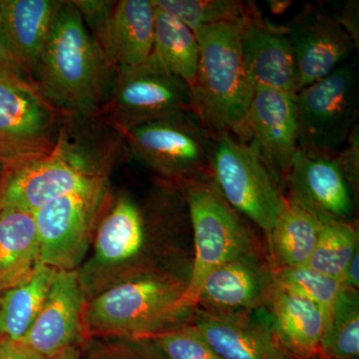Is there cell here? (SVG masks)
<instances>
[{"mask_svg":"<svg viewBox=\"0 0 359 359\" xmlns=\"http://www.w3.org/2000/svg\"><path fill=\"white\" fill-rule=\"evenodd\" d=\"M115 71L81 11L63 1L32 84L60 114L89 116L100 110Z\"/></svg>","mask_w":359,"mask_h":359,"instance_id":"1","label":"cell"},{"mask_svg":"<svg viewBox=\"0 0 359 359\" xmlns=\"http://www.w3.org/2000/svg\"><path fill=\"white\" fill-rule=\"evenodd\" d=\"M245 20L194 30L200 55L191 102L193 112L215 134L228 132L249 141L248 113L256 85L241 44Z\"/></svg>","mask_w":359,"mask_h":359,"instance_id":"2","label":"cell"},{"mask_svg":"<svg viewBox=\"0 0 359 359\" xmlns=\"http://www.w3.org/2000/svg\"><path fill=\"white\" fill-rule=\"evenodd\" d=\"M175 198L159 197L145 208L121 194L105 205L91 255L77 269L87 301L117 283L157 271L146 264L149 247L155 226L166 218Z\"/></svg>","mask_w":359,"mask_h":359,"instance_id":"3","label":"cell"},{"mask_svg":"<svg viewBox=\"0 0 359 359\" xmlns=\"http://www.w3.org/2000/svg\"><path fill=\"white\" fill-rule=\"evenodd\" d=\"M185 290V283L159 269L113 285L85 304V341L148 339L166 330L187 313Z\"/></svg>","mask_w":359,"mask_h":359,"instance_id":"4","label":"cell"},{"mask_svg":"<svg viewBox=\"0 0 359 359\" xmlns=\"http://www.w3.org/2000/svg\"><path fill=\"white\" fill-rule=\"evenodd\" d=\"M192 226L195 259L182 299L186 311L195 308L203 283L214 269L252 252V233L219 193L212 177L179 184Z\"/></svg>","mask_w":359,"mask_h":359,"instance_id":"5","label":"cell"},{"mask_svg":"<svg viewBox=\"0 0 359 359\" xmlns=\"http://www.w3.org/2000/svg\"><path fill=\"white\" fill-rule=\"evenodd\" d=\"M130 155L169 183L211 177L216 134L193 111L121 132Z\"/></svg>","mask_w":359,"mask_h":359,"instance_id":"6","label":"cell"},{"mask_svg":"<svg viewBox=\"0 0 359 359\" xmlns=\"http://www.w3.org/2000/svg\"><path fill=\"white\" fill-rule=\"evenodd\" d=\"M211 177L224 200L261 229L269 243L287 198L283 197L280 180L264 162L256 144L228 132L217 134Z\"/></svg>","mask_w":359,"mask_h":359,"instance_id":"7","label":"cell"},{"mask_svg":"<svg viewBox=\"0 0 359 359\" xmlns=\"http://www.w3.org/2000/svg\"><path fill=\"white\" fill-rule=\"evenodd\" d=\"M299 149L313 157L332 158L358 126L359 74L355 59L294 95Z\"/></svg>","mask_w":359,"mask_h":359,"instance_id":"8","label":"cell"},{"mask_svg":"<svg viewBox=\"0 0 359 359\" xmlns=\"http://www.w3.org/2000/svg\"><path fill=\"white\" fill-rule=\"evenodd\" d=\"M106 178L60 138L49 154L30 159L2 161L0 207L34 214L40 208Z\"/></svg>","mask_w":359,"mask_h":359,"instance_id":"9","label":"cell"},{"mask_svg":"<svg viewBox=\"0 0 359 359\" xmlns=\"http://www.w3.org/2000/svg\"><path fill=\"white\" fill-rule=\"evenodd\" d=\"M192 111L191 88L153 59L115 71L99 112L117 132Z\"/></svg>","mask_w":359,"mask_h":359,"instance_id":"10","label":"cell"},{"mask_svg":"<svg viewBox=\"0 0 359 359\" xmlns=\"http://www.w3.org/2000/svg\"><path fill=\"white\" fill-rule=\"evenodd\" d=\"M106 178L63 196L34 212L39 264L55 271H77L92 244L106 205Z\"/></svg>","mask_w":359,"mask_h":359,"instance_id":"11","label":"cell"},{"mask_svg":"<svg viewBox=\"0 0 359 359\" xmlns=\"http://www.w3.org/2000/svg\"><path fill=\"white\" fill-rule=\"evenodd\" d=\"M60 115L34 85L0 73V161L30 159L55 150Z\"/></svg>","mask_w":359,"mask_h":359,"instance_id":"12","label":"cell"},{"mask_svg":"<svg viewBox=\"0 0 359 359\" xmlns=\"http://www.w3.org/2000/svg\"><path fill=\"white\" fill-rule=\"evenodd\" d=\"M84 20H93L94 35L115 70L144 65L154 46V0L77 1Z\"/></svg>","mask_w":359,"mask_h":359,"instance_id":"13","label":"cell"},{"mask_svg":"<svg viewBox=\"0 0 359 359\" xmlns=\"http://www.w3.org/2000/svg\"><path fill=\"white\" fill-rule=\"evenodd\" d=\"M297 91L332 74L351 60L358 42L335 16L306 8L289 26Z\"/></svg>","mask_w":359,"mask_h":359,"instance_id":"14","label":"cell"},{"mask_svg":"<svg viewBox=\"0 0 359 359\" xmlns=\"http://www.w3.org/2000/svg\"><path fill=\"white\" fill-rule=\"evenodd\" d=\"M87 299L77 271H57L43 308L22 339L45 359L84 344L83 311Z\"/></svg>","mask_w":359,"mask_h":359,"instance_id":"15","label":"cell"},{"mask_svg":"<svg viewBox=\"0 0 359 359\" xmlns=\"http://www.w3.org/2000/svg\"><path fill=\"white\" fill-rule=\"evenodd\" d=\"M285 180L289 200L321 223L347 222L353 214L354 189L334 157H313L299 150Z\"/></svg>","mask_w":359,"mask_h":359,"instance_id":"16","label":"cell"},{"mask_svg":"<svg viewBox=\"0 0 359 359\" xmlns=\"http://www.w3.org/2000/svg\"><path fill=\"white\" fill-rule=\"evenodd\" d=\"M250 140L280 179L287 178L299 149V123L294 95L256 86L247 120Z\"/></svg>","mask_w":359,"mask_h":359,"instance_id":"17","label":"cell"},{"mask_svg":"<svg viewBox=\"0 0 359 359\" xmlns=\"http://www.w3.org/2000/svg\"><path fill=\"white\" fill-rule=\"evenodd\" d=\"M275 271L254 250L226 262L205 278L196 306L219 313H245L269 304Z\"/></svg>","mask_w":359,"mask_h":359,"instance_id":"18","label":"cell"},{"mask_svg":"<svg viewBox=\"0 0 359 359\" xmlns=\"http://www.w3.org/2000/svg\"><path fill=\"white\" fill-rule=\"evenodd\" d=\"M252 313L198 309L193 325L222 359H295L280 344L269 318Z\"/></svg>","mask_w":359,"mask_h":359,"instance_id":"19","label":"cell"},{"mask_svg":"<svg viewBox=\"0 0 359 359\" xmlns=\"http://www.w3.org/2000/svg\"><path fill=\"white\" fill-rule=\"evenodd\" d=\"M241 44L256 86L297 94V71L287 27L273 25L256 7L245 20Z\"/></svg>","mask_w":359,"mask_h":359,"instance_id":"20","label":"cell"},{"mask_svg":"<svg viewBox=\"0 0 359 359\" xmlns=\"http://www.w3.org/2000/svg\"><path fill=\"white\" fill-rule=\"evenodd\" d=\"M62 2L0 0V25L9 53L20 77L29 83Z\"/></svg>","mask_w":359,"mask_h":359,"instance_id":"21","label":"cell"},{"mask_svg":"<svg viewBox=\"0 0 359 359\" xmlns=\"http://www.w3.org/2000/svg\"><path fill=\"white\" fill-rule=\"evenodd\" d=\"M268 306L271 327L285 351L295 359L320 358L330 313L316 302L278 287Z\"/></svg>","mask_w":359,"mask_h":359,"instance_id":"22","label":"cell"},{"mask_svg":"<svg viewBox=\"0 0 359 359\" xmlns=\"http://www.w3.org/2000/svg\"><path fill=\"white\" fill-rule=\"evenodd\" d=\"M39 264L34 214L0 207V294L27 280Z\"/></svg>","mask_w":359,"mask_h":359,"instance_id":"23","label":"cell"},{"mask_svg":"<svg viewBox=\"0 0 359 359\" xmlns=\"http://www.w3.org/2000/svg\"><path fill=\"white\" fill-rule=\"evenodd\" d=\"M199 55V44L192 30L172 14L156 6L154 46L151 57L191 88L197 76Z\"/></svg>","mask_w":359,"mask_h":359,"instance_id":"24","label":"cell"},{"mask_svg":"<svg viewBox=\"0 0 359 359\" xmlns=\"http://www.w3.org/2000/svg\"><path fill=\"white\" fill-rule=\"evenodd\" d=\"M323 223L301 205L287 199L276 219L269 247L280 268L306 266L318 242Z\"/></svg>","mask_w":359,"mask_h":359,"instance_id":"25","label":"cell"},{"mask_svg":"<svg viewBox=\"0 0 359 359\" xmlns=\"http://www.w3.org/2000/svg\"><path fill=\"white\" fill-rule=\"evenodd\" d=\"M56 271L39 264L27 280L0 294V337L22 339L43 308Z\"/></svg>","mask_w":359,"mask_h":359,"instance_id":"26","label":"cell"},{"mask_svg":"<svg viewBox=\"0 0 359 359\" xmlns=\"http://www.w3.org/2000/svg\"><path fill=\"white\" fill-rule=\"evenodd\" d=\"M321 359H359V297L344 287L328 313L320 342Z\"/></svg>","mask_w":359,"mask_h":359,"instance_id":"27","label":"cell"},{"mask_svg":"<svg viewBox=\"0 0 359 359\" xmlns=\"http://www.w3.org/2000/svg\"><path fill=\"white\" fill-rule=\"evenodd\" d=\"M358 250V235L353 224L330 222L323 224L306 266L340 282L344 269Z\"/></svg>","mask_w":359,"mask_h":359,"instance_id":"28","label":"cell"},{"mask_svg":"<svg viewBox=\"0 0 359 359\" xmlns=\"http://www.w3.org/2000/svg\"><path fill=\"white\" fill-rule=\"evenodd\" d=\"M154 4L192 32L202 26L244 20L257 7L240 0H154Z\"/></svg>","mask_w":359,"mask_h":359,"instance_id":"29","label":"cell"},{"mask_svg":"<svg viewBox=\"0 0 359 359\" xmlns=\"http://www.w3.org/2000/svg\"><path fill=\"white\" fill-rule=\"evenodd\" d=\"M276 287L316 302L330 313L344 285L334 278L308 266L280 268L275 271Z\"/></svg>","mask_w":359,"mask_h":359,"instance_id":"30","label":"cell"},{"mask_svg":"<svg viewBox=\"0 0 359 359\" xmlns=\"http://www.w3.org/2000/svg\"><path fill=\"white\" fill-rule=\"evenodd\" d=\"M148 339L167 359H222L193 325L170 327Z\"/></svg>","mask_w":359,"mask_h":359,"instance_id":"31","label":"cell"},{"mask_svg":"<svg viewBox=\"0 0 359 359\" xmlns=\"http://www.w3.org/2000/svg\"><path fill=\"white\" fill-rule=\"evenodd\" d=\"M83 348L88 359H167L150 339H91Z\"/></svg>","mask_w":359,"mask_h":359,"instance_id":"32","label":"cell"},{"mask_svg":"<svg viewBox=\"0 0 359 359\" xmlns=\"http://www.w3.org/2000/svg\"><path fill=\"white\" fill-rule=\"evenodd\" d=\"M359 133L358 126L353 130L348 141L337 155L334 159L339 163L353 189L358 187L359 172Z\"/></svg>","mask_w":359,"mask_h":359,"instance_id":"33","label":"cell"},{"mask_svg":"<svg viewBox=\"0 0 359 359\" xmlns=\"http://www.w3.org/2000/svg\"><path fill=\"white\" fill-rule=\"evenodd\" d=\"M0 359H45L20 340L0 337Z\"/></svg>","mask_w":359,"mask_h":359,"instance_id":"34","label":"cell"},{"mask_svg":"<svg viewBox=\"0 0 359 359\" xmlns=\"http://www.w3.org/2000/svg\"><path fill=\"white\" fill-rule=\"evenodd\" d=\"M358 2L353 1L346 4L340 15L335 16L342 26L351 33V36L358 42Z\"/></svg>","mask_w":359,"mask_h":359,"instance_id":"35","label":"cell"},{"mask_svg":"<svg viewBox=\"0 0 359 359\" xmlns=\"http://www.w3.org/2000/svg\"><path fill=\"white\" fill-rule=\"evenodd\" d=\"M344 287L358 290L359 287V252H355L344 269L340 280Z\"/></svg>","mask_w":359,"mask_h":359,"instance_id":"36","label":"cell"},{"mask_svg":"<svg viewBox=\"0 0 359 359\" xmlns=\"http://www.w3.org/2000/svg\"><path fill=\"white\" fill-rule=\"evenodd\" d=\"M0 73L21 78L20 73L18 72L15 66L13 65L11 53H9L6 37H4V32H2L1 25H0Z\"/></svg>","mask_w":359,"mask_h":359,"instance_id":"37","label":"cell"},{"mask_svg":"<svg viewBox=\"0 0 359 359\" xmlns=\"http://www.w3.org/2000/svg\"><path fill=\"white\" fill-rule=\"evenodd\" d=\"M50 359H88L85 354L83 344L67 349L65 353L58 354Z\"/></svg>","mask_w":359,"mask_h":359,"instance_id":"38","label":"cell"},{"mask_svg":"<svg viewBox=\"0 0 359 359\" xmlns=\"http://www.w3.org/2000/svg\"><path fill=\"white\" fill-rule=\"evenodd\" d=\"M0 166H1V161H0Z\"/></svg>","mask_w":359,"mask_h":359,"instance_id":"39","label":"cell"}]
</instances>
